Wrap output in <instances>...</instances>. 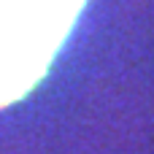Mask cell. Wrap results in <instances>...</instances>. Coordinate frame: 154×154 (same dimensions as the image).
Listing matches in <instances>:
<instances>
[{
	"mask_svg": "<svg viewBox=\"0 0 154 154\" xmlns=\"http://www.w3.org/2000/svg\"><path fill=\"white\" fill-rule=\"evenodd\" d=\"M87 0H0V108L49 70Z\"/></svg>",
	"mask_w": 154,
	"mask_h": 154,
	"instance_id": "obj_1",
	"label": "cell"
}]
</instances>
